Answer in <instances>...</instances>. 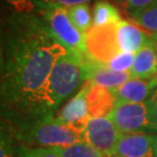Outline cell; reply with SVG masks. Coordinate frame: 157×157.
I'll return each instance as SVG.
<instances>
[{
  "instance_id": "obj_1",
  "label": "cell",
  "mask_w": 157,
  "mask_h": 157,
  "mask_svg": "<svg viewBox=\"0 0 157 157\" xmlns=\"http://www.w3.org/2000/svg\"><path fill=\"white\" fill-rule=\"evenodd\" d=\"M67 49L35 13L14 12L2 31V107L17 117L20 128L53 117L47 108L46 85L56 61Z\"/></svg>"
},
{
  "instance_id": "obj_2",
  "label": "cell",
  "mask_w": 157,
  "mask_h": 157,
  "mask_svg": "<svg viewBox=\"0 0 157 157\" xmlns=\"http://www.w3.org/2000/svg\"><path fill=\"white\" fill-rule=\"evenodd\" d=\"M86 55L67 51L54 64L45 92L46 105L51 114L54 115L58 106L87 82L84 67Z\"/></svg>"
},
{
  "instance_id": "obj_3",
  "label": "cell",
  "mask_w": 157,
  "mask_h": 157,
  "mask_svg": "<svg viewBox=\"0 0 157 157\" xmlns=\"http://www.w3.org/2000/svg\"><path fill=\"white\" fill-rule=\"evenodd\" d=\"M18 138L31 147L68 146L85 141L84 132L55 117H48L21 128Z\"/></svg>"
},
{
  "instance_id": "obj_4",
  "label": "cell",
  "mask_w": 157,
  "mask_h": 157,
  "mask_svg": "<svg viewBox=\"0 0 157 157\" xmlns=\"http://www.w3.org/2000/svg\"><path fill=\"white\" fill-rule=\"evenodd\" d=\"M36 10L39 11L40 17L46 23L53 36L67 49V51L86 54L85 35L71 23L67 7L48 5Z\"/></svg>"
},
{
  "instance_id": "obj_5",
  "label": "cell",
  "mask_w": 157,
  "mask_h": 157,
  "mask_svg": "<svg viewBox=\"0 0 157 157\" xmlns=\"http://www.w3.org/2000/svg\"><path fill=\"white\" fill-rule=\"evenodd\" d=\"M108 118L121 134L154 133L145 102L117 101Z\"/></svg>"
},
{
  "instance_id": "obj_6",
  "label": "cell",
  "mask_w": 157,
  "mask_h": 157,
  "mask_svg": "<svg viewBox=\"0 0 157 157\" xmlns=\"http://www.w3.org/2000/svg\"><path fill=\"white\" fill-rule=\"evenodd\" d=\"M85 46L88 57L107 64L121 53L117 41V24L92 26L85 34Z\"/></svg>"
},
{
  "instance_id": "obj_7",
  "label": "cell",
  "mask_w": 157,
  "mask_h": 157,
  "mask_svg": "<svg viewBox=\"0 0 157 157\" xmlns=\"http://www.w3.org/2000/svg\"><path fill=\"white\" fill-rule=\"evenodd\" d=\"M85 141L105 157H112L121 133L108 117H91L84 132Z\"/></svg>"
},
{
  "instance_id": "obj_8",
  "label": "cell",
  "mask_w": 157,
  "mask_h": 157,
  "mask_svg": "<svg viewBox=\"0 0 157 157\" xmlns=\"http://www.w3.org/2000/svg\"><path fill=\"white\" fill-rule=\"evenodd\" d=\"M157 135L121 134L112 157H156Z\"/></svg>"
},
{
  "instance_id": "obj_9",
  "label": "cell",
  "mask_w": 157,
  "mask_h": 157,
  "mask_svg": "<svg viewBox=\"0 0 157 157\" xmlns=\"http://www.w3.org/2000/svg\"><path fill=\"white\" fill-rule=\"evenodd\" d=\"M88 89H89V82L87 81L82 86L80 91L58 112L55 118L71 125L78 131L85 132L88 121L91 118L87 100Z\"/></svg>"
},
{
  "instance_id": "obj_10",
  "label": "cell",
  "mask_w": 157,
  "mask_h": 157,
  "mask_svg": "<svg viewBox=\"0 0 157 157\" xmlns=\"http://www.w3.org/2000/svg\"><path fill=\"white\" fill-rule=\"evenodd\" d=\"M117 41L121 52L136 54L152 42V38L138 25L121 20L117 23Z\"/></svg>"
},
{
  "instance_id": "obj_11",
  "label": "cell",
  "mask_w": 157,
  "mask_h": 157,
  "mask_svg": "<svg viewBox=\"0 0 157 157\" xmlns=\"http://www.w3.org/2000/svg\"><path fill=\"white\" fill-rule=\"evenodd\" d=\"M87 100L91 117H108L117 102V99L110 89L100 85L92 84L91 82H89Z\"/></svg>"
},
{
  "instance_id": "obj_12",
  "label": "cell",
  "mask_w": 157,
  "mask_h": 157,
  "mask_svg": "<svg viewBox=\"0 0 157 157\" xmlns=\"http://www.w3.org/2000/svg\"><path fill=\"white\" fill-rule=\"evenodd\" d=\"M154 89L150 80L131 78L121 86L110 89L117 101L145 102Z\"/></svg>"
},
{
  "instance_id": "obj_13",
  "label": "cell",
  "mask_w": 157,
  "mask_h": 157,
  "mask_svg": "<svg viewBox=\"0 0 157 157\" xmlns=\"http://www.w3.org/2000/svg\"><path fill=\"white\" fill-rule=\"evenodd\" d=\"M133 78L150 80L157 75V58L154 41L144 46L135 56V61L131 68Z\"/></svg>"
},
{
  "instance_id": "obj_14",
  "label": "cell",
  "mask_w": 157,
  "mask_h": 157,
  "mask_svg": "<svg viewBox=\"0 0 157 157\" xmlns=\"http://www.w3.org/2000/svg\"><path fill=\"white\" fill-rule=\"evenodd\" d=\"M121 21V13L113 4L106 0H97L93 8V26L117 24Z\"/></svg>"
},
{
  "instance_id": "obj_15",
  "label": "cell",
  "mask_w": 157,
  "mask_h": 157,
  "mask_svg": "<svg viewBox=\"0 0 157 157\" xmlns=\"http://www.w3.org/2000/svg\"><path fill=\"white\" fill-rule=\"evenodd\" d=\"M134 23L144 29L150 36L157 35V0L145 8L130 12Z\"/></svg>"
},
{
  "instance_id": "obj_16",
  "label": "cell",
  "mask_w": 157,
  "mask_h": 157,
  "mask_svg": "<svg viewBox=\"0 0 157 157\" xmlns=\"http://www.w3.org/2000/svg\"><path fill=\"white\" fill-rule=\"evenodd\" d=\"M59 157H105L86 141L68 146L47 147Z\"/></svg>"
},
{
  "instance_id": "obj_17",
  "label": "cell",
  "mask_w": 157,
  "mask_h": 157,
  "mask_svg": "<svg viewBox=\"0 0 157 157\" xmlns=\"http://www.w3.org/2000/svg\"><path fill=\"white\" fill-rule=\"evenodd\" d=\"M67 12L74 26L84 35L93 26V17L90 12V6L87 3L71 6L67 8Z\"/></svg>"
},
{
  "instance_id": "obj_18",
  "label": "cell",
  "mask_w": 157,
  "mask_h": 157,
  "mask_svg": "<svg viewBox=\"0 0 157 157\" xmlns=\"http://www.w3.org/2000/svg\"><path fill=\"white\" fill-rule=\"evenodd\" d=\"M134 53L121 52L107 63V67L115 71H130L135 61Z\"/></svg>"
},
{
  "instance_id": "obj_19",
  "label": "cell",
  "mask_w": 157,
  "mask_h": 157,
  "mask_svg": "<svg viewBox=\"0 0 157 157\" xmlns=\"http://www.w3.org/2000/svg\"><path fill=\"white\" fill-rule=\"evenodd\" d=\"M17 157H59L47 147L21 146L17 152Z\"/></svg>"
},
{
  "instance_id": "obj_20",
  "label": "cell",
  "mask_w": 157,
  "mask_h": 157,
  "mask_svg": "<svg viewBox=\"0 0 157 157\" xmlns=\"http://www.w3.org/2000/svg\"><path fill=\"white\" fill-rule=\"evenodd\" d=\"M90 1L92 0H34V3H35L36 9L48 5H59L70 8L71 6L84 4V3H88Z\"/></svg>"
},
{
  "instance_id": "obj_21",
  "label": "cell",
  "mask_w": 157,
  "mask_h": 157,
  "mask_svg": "<svg viewBox=\"0 0 157 157\" xmlns=\"http://www.w3.org/2000/svg\"><path fill=\"white\" fill-rule=\"evenodd\" d=\"M17 13H32L36 9L34 0H5Z\"/></svg>"
},
{
  "instance_id": "obj_22",
  "label": "cell",
  "mask_w": 157,
  "mask_h": 157,
  "mask_svg": "<svg viewBox=\"0 0 157 157\" xmlns=\"http://www.w3.org/2000/svg\"><path fill=\"white\" fill-rule=\"evenodd\" d=\"M146 104L148 107L150 121H151L155 132H157V87L152 90L148 99L146 100Z\"/></svg>"
},
{
  "instance_id": "obj_23",
  "label": "cell",
  "mask_w": 157,
  "mask_h": 157,
  "mask_svg": "<svg viewBox=\"0 0 157 157\" xmlns=\"http://www.w3.org/2000/svg\"><path fill=\"white\" fill-rule=\"evenodd\" d=\"M155 1L156 0H121V2L128 8V12H133L139 10V9L145 8Z\"/></svg>"
},
{
  "instance_id": "obj_24",
  "label": "cell",
  "mask_w": 157,
  "mask_h": 157,
  "mask_svg": "<svg viewBox=\"0 0 157 157\" xmlns=\"http://www.w3.org/2000/svg\"><path fill=\"white\" fill-rule=\"evenodd\" d=\"M0 157H12V153L7 141L1 139V150H0Z\"/></svg>"
},
{
  "instance_id": "obj_25",
  "label": "cell",
  "mask_w": 157,
  "mask_h": 157,
  "mask_svg": "<svg viewBox=\"0 0 157 157\" xmlns=\"http://www.w3.org/2000/svg\"><path fill=\"white\" fill-rule=\"evenodd\" d=\"M151 83H152V86L153 88H156L157 87V75L154 77V78H151Z\"/></svg>"
},
{
  "instance_id": "obj_26",
  "label": "cell",
  "mask_w": 157,
  "mask_h": 157,
  "mask_svg": "<svg viewBox=\"0 0 157 157\" xmlns=\"http://www.w3.org/2000/svg\"><path fill=\"white\" fill-rule=\"evenodd\" d=\"M151 38L153 41H155V42H157V35H154V36H151Z\"/></svg>"
},
{
  "instance_id": "obj_27",
  "label": "cell",
  "mask_w": 157,
  "mask_h": 157,
  "mask_svg": "<svg viewBox=\"0 0 157 157\" xmlns=\"http://www.w3.org/2000/svg\"><path fill=\"white\" fill-rule=\"evenodd\" d=\"M154 44H155V51H156V58H157V42L154 41Z\"/></svg>"
},
{
  "instance_id": "obj_28",
  "label": "cell",
  "mask_w": 157,
  "mask_h": 157,
  "mask_svg": "<svg viewBox=\"0 0 157 157\" xmlns=\"http://www.w3.org/2000/svg\"><path fill=\"white\" fill-rule=\"evenodd\" d=\"M156 157H157V148H156Z\"/></svg>"
}]
</instances>
